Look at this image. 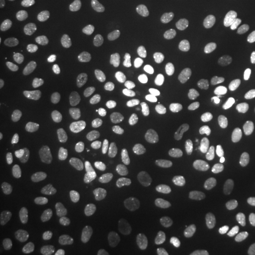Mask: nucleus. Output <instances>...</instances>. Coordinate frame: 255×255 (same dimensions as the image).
<instances>
[{"label": "nucleus", "instance_id": "1", "mask_svg": "<svg viewBox=\"0 0 255 255\" xmlns=\"http://www.w3.org/2000/svg\"><path fill=\"white\" fill-rule=\"evenodd\" d=\"M147 108L134 91H118L99 102L95 110V127L99 134L112 142H125L144 125Z\"/></svg>", "mask_w": 255, "mask_h": 255}, {"label": "nucleus", "instance_id": "2", "mask_svg": "<svg viewBox=\"0 0 255 255\" xmlns=\"http://www.w3.org/2000/svg\"><path fill=\"white\" fill-rule=\"evenodd\" d=\"M15 174L21 182L34 187H57L72 180L76 164L70 155L59 149H40L19 159Z\"/></svg>", "mask_w": 255, "mask_h": 255}, {"label": "nucleus", "instance_id": "3", "mask_svg": "<svg viewBox=\"0 0 255 255\" xmlns=\"http://www.w3.org/2000/svg\"><path fill=\"white\" fill-rule=\"evenodd\" d=\"M199 68V49L191 42H174L159 49L149 61V78L157 85L176 87Z\"/></svg>", "mask_w": 255, "mask_h": 255}, {"label": "nucleus", "instance_id": "4", "mask_svg": "<svg viewBox=\"0 0 255 255\" xmlns=\"http://www.w3.org/2000/svg\"><path fill=\"white\" fill-rule=\"evenodd\" d=\"M49 89L42 80L28 76L13 83L0 104V118L6 125H23L46 108Z\"/></svg>", "mask_w": 255, "mask_h": 255}, {"label": "nucleus", "instance_id": "5", "mask_svg": "<svg viewBox=\"0 0 255 255\" xmlns=\"http://www.w3.org/2000/svg\"><path fill=\"white\" fill-rule=\"evenodd\" d=\"M140 163L155 178L166 182L187 180L195 170V159L182 142L153 144L140 155Z\"/></svg>", "mask_w": 255, "mask_h": 255}, {"label": "nucleus", "instance_id": "6", "mask_svg": "<svg viewBox=\"0 0 255 255\" xmlns=\"http://www.w3.org/2000/svg\"><path fill=\"white\" fill-rule=\"evenodd\" d=\"M112 68V53L102 42H78L64 55V70L76 83H95Z\"/></svg>", "mask_w": 255, "mask_h": 255}, {"label": "nucleus", "instance_id": "7", "mask_svg": "<svg viewBox=\"0 0 255 255\" xmlns=\"http://www.w3.org/2000/svg\"><path fill=\"white\" fill-rule=\"evenodd\" d=\"M53 237L72 255H85L95 244L97 227L80 212H63L53 219Z\"/></svg>", "mask_w": 255, "mask_h": 255}, {"label": "nucleus", "instance_id": "8", "mask_svg": "<svg viewBox=\"0 0 255 255\" xmlns=\"http://www.w3.org/2000/svg\"><path fill=\"white\" fill-rule=\"evenodd\" d=\"M151 185L136 176H118L108 183L106 197L114 208L123 212H134L144 208L151 201Z\"/></svg>", "mask_w": 255, "mask_h": 255}, {"label": "nucleus", "instance_id": "9", "mask_svg": "<svg viewBox=\"0 0 255 255\" xmlns=\"http://www.w3.org/2000/svg\"><path fill=\"white\" fill-rule=\"evenodd\" d=\"M140 13L138 0H91L83 11L85 21L99 28H114Z\"/></svg>", "mask_w": 255, "mask_h": 255}, {"label": "nucleus", "instance_id": "10", "mask_svg": "<svg viewBox=\"0 0 255 255\" xmlns=\"http://www.w3.org/2000/svg\"><path fill=\"white\" fill-rule=\"evenodd\" d=\"M225 237V223L218 218L201 221L189 235V244L195 250H212L219 246Z\"/></svg>", "mask_w": 255, "mask_h": 255}, {"label": "nucleus", "instance_id": "11", "mask_svg": "<svg viewBox=\"0 0 255 255\" xmlns=\"http://www.w3.org/2000/svg\"><path fill=\"white\" fill-rule=\"evenodd\" d=\"M21 21L19 0H0V28L2 32H11Z\"/></svg>", "mask_w": 255, "mask_h": 255}, {"label": "nucleus", "instance_id": "12", "mask_svg": "<svg viewBox=\"0 0 255 255\" xmlns=\"http://www.w3.org/2000/svg\"><path fill=\"white\" fill-rule=\"evenodd\" d=\"M242 166H244V174H246L250 185L255 189V138L250 142V146L246 147V153L242 159Z\"/></svg>", "mask_w": 255, "mask_h": 255}, {"label": "nucleus", "instance_id": "13", "mask_svg": "<svg viewBox=\"0 0 255 255\" xmlns=\"http://www.w3.org/2000/svg\"><path fill=\"white\" fill-rule=\"evenodd\" d=\"M112 255H146V252H144V248L138 246V244H125L119 250H116Z\"/></svg>", "mask_w": 255, "mask_h": 255}, {"label": "nucleus", "instance_id": "14", "mask_svg": "<svg viewBox=\"0 0 255 255\" xmlns=\"http://www.w3.org/2000/svg\"><path fill=\"white\" fill-rule=\"evenodd\" d=\"M23 255H55V254H51L49 250H44V248L28 246V248H25V252H23Z\"/></svg>", "mask_w": 255, "mask_h": 255}, {"label": "nucleus", "instance_id": "15", "mask_svg": "<svg viewBox=\"0 0 255 255\" xmlns=\"http://www.w3.org/2000/svg\"><path fill=\"white\" fill-rule=\"evenodd\" d=\"M4 166H6V153L0 151V172H4Z\"/></svg>", "mask_w": 255, "mask_h": 255}, {"label": "nucleus", "instance_id": "16", "mask_svg": "<svg viewBox=\"0 0 255 255\" xmlns=\"http://www.w3.org/2000/svg\"><path fill=\"white\" fill-rule=\"evenodd\" d=\"M36 2H42V4H53L57 0H36Z\"/></svg>", "mask_w": 255, "mask_h": 255}]
</instances>
